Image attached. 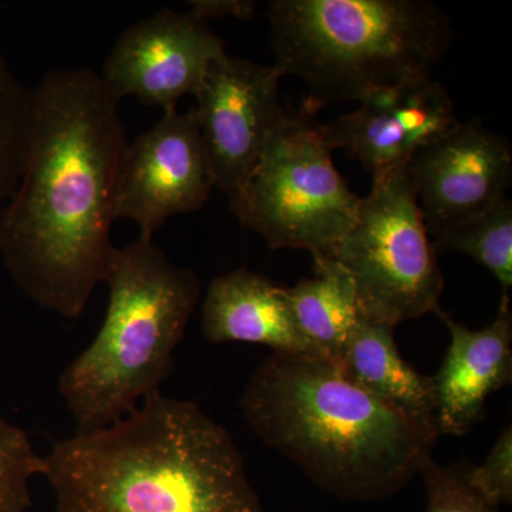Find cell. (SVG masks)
Listing matches in <instances>:
<instances>
[{"instance_id": "cell-3", "label": "cell", "mask_w": 512, "mask_h": 512, "mask_svg": "<svg viewBox=\"0 0 512 512\" xmlns=\"http://www.w3.org/2000/svg\"><path fill=\"white\" fill-rule=\"evenodd\" d=\"M241 409L266 446L345 500L399 493L420 473L440 436L320 355L266 357L245 386Z\"/></svg>"}, {"instance_id": "cell-12", "label": "cell", "mask_w": 512, "mask_h": 512, "mask_svg": "<svg viewBox=\"0 0 512 512\" xmlns=\"http://www.w3.org/2000/svg\"><path fill=\"white\" fill-rule=\"evenodd\" d=\"M359 109L322 124L332 150H346L370 174L402 168L458 124L450 94L431 77L369 94Z\"/></svg>"}, {"instance_id": "cell-8", "label": "cell", "mask_w": 512, "mask_h": 512, "mask_svg": "<svg viewBox=\"0 0 512 512\" xmlns=\"http://www.w3.org/2000/svg\"><path fill=\"white\" fill-rule=\"evenodd\" d=\"M215 188L194 111H165L160 121L127 144L114 192V215L136 222L153 239L168 218L204 207Z\"/></svg>"}, {"instance_id": "cell-16", "label": "cell", "mask_w": 512, "mask_h": 512, "mask_svg": "<svg viewBox=\"0 0 512 512\" xmlns=\"http://www.w3.org/2000/svg\"><path fill=\"white\" fill-rule=\"evenodd\" d=\"M315 276L284 288L296 325L319 355L339 363L360 309L355 282L336 259L313 255Z\"/></svg>"}, {"instance_id": "cell-11", "label": "cell", "mask_w": 512, "mask_h": 512, "mask_svg": "<svg viewBox=\"0 0 512 512\" xmlns=\"http://www.w3.org/2000/svg\"><path fill=\"white\" fill-rule=\"evenodd\" d=\"M430 238L490 210L512 183L510 141L474 119L451 128L407 165Z\"/></svg>"}, {"instance_id": "cell-18", "label": "cell", "mask_w": 512, "mask_h": 512, "mask_svg": "<svg viewBox=\"0 0 512 512\" xmlns=\"http://www.w3.org/2000/svg\"><path fill=\"white\" fill-rule=\"evenodd\" d=\"M30 90L0 52V208L18 187L29 134Z\"/></svg>"}, {"instance_id": "cell-19", "label": "cell", "mask_w": 512, "mask_h": 512, "mask_svg": "<svg viewBox=\"0 0 512 512\" xmlns=\"http://www.w3.org/2000/svg\"><path fill=\"white\" fill-rule=\"evenodd\" d=\"M43 474V456L28 434L0 416V512H26L32 504L30 481Z\"/></svg>"}, {"instance_id": "cell-13", "label": "cell", "mask_w": 512, "mask_h": 512, "mask_svg": "<svg viewBox=\"0 0 512 512\" xmlns=\"http://www.w3.org/2000/svg\"><path fill=\"white\" fill-rule=\"evenodd\" d=\"M436 313L451 336L443 363L433 377L437 431L463 436L484 419L488 396L511 383L510 298L503 295L497 318L483 330L468 329L440 306Z\"/></svg>"}, {"instance_id": "cell-15", "label": "cell", "mask_w": 512, "mask_h": 512, "mask_svg": "<svg viewBox=\"0 0 512 512\" xmlns=\"http://www.w3.org/2000/svg\"><path fill=\"white\" fill-rule=\"evenodd\" d=\"M393 330L360 313L339 366L366 392L437 431L433 377L421 375L400 356Z\"/></svg>"}, {"instance_id": "cell-14", "label": "cell", "mask_w": 512, "mask_h": 512, "mask_svg": "<svg viewBox=\"0 0 512 512\" xmlns=\"http://www.w3.org/2000/svg\"><path fill=\"white\" fill-rule=\"evenodd\" d=\"M202 332L211 343H258L288 355H319L296 325L284 288L245 268L208 286Z\"/></svg>"}, {"instance_id": "cell-7", "label": "cell", "mask_w": 512, "mask_h": 512, "mask_svg": "<svg viewBox=\"0 0 512 512\" xmlns=\"http://www.w3.org/2000/svg\"><path fill=\"white\" fill-rule=\"evenodd\" d=\"M407 165L373 175L355 225L326 255L352 276L360 313L393 328L436 312L444 288Z\"/></svg>"}, {"instance_id": "cell-21", "label": "cell", "mask_w": 512, "mask_h": 512, "mask_svg": "<svg viewBox=\"0 0 512 512\" xmlns=\"http://www.w3.org/2000/svg\"><path fill=\"white\" fill-rule=\"evenodd\" d=\"M467 483L491 507L512 501V427L507 426L480 466L467 464Z\"/></svg>"}, {"instance_id": "cell-4", "label": "cell", "mask_w": 512, "mask_h": 512, "mask_svg": "<svg viewBox=\"0 0 512 512\" xmlns=\"http://www.w3.org/2000/svg\"><path fill=\"white\" fill-rule=\"evenodd\" d=\"M274 66L316 106L362 101L431 77L450 50V18L426 0H272Z\"/></svg>"}, {"instance_id": "cell-22", "label": "cell", "mask_w": 512, "mask_h": 512, "mask_svg": "<svg viewBox=\"0 0 512 512\" xmlns=\"http://www.w3.org/2000/svg\"><path fill=\"white\" fill-rule=\"evenodd\" d=\"M191 10L198 18L208 19H251L255 12V3L247 0H192Z\"/></svg>"}, {"instance_id": "cell-2", "label": "cell", "mask_w": 512, "mask_h": 512, "mask_svg": "<svg viewBox=\"0 0 512 512\" xmlns=\"http://www.w3.org/2000/svg\"><path fill=\"white\" fill-rule=\"evenodd\" d=\"M56 512H264L241 451L200 406L161 392L43 456Z\"/></svg>"}, {"instance_id": "cell-1", "label": "cell", "mask_w": 512, "mask_h": 512, "mask_svg": "<svg viewBox=\"0 0 512 512\" xmlns=\"http://www.w3.org/2000/svg\"><path fill=\"white\" fill-rule=\"evenodd\" d=\"M127 144L119 100L93 70H53L30 90L22 175L0 208V259L46 311L79 318L109 275Z\"/></svg>"}, {"instance_id": "cell-9", "label": "cell", "mask_w": 512, "mask_h": 512, "mask_svg": "<svg viewBox=\"0 0 512 512\" xmlns=\"http://www.w3.org/2000/svg\"><path fill=\"white\" fill-rule=\"evenodd\" d=\"M282 74L239 57L225 56L208 67L195 94L200 127L215 188L237 197L254 171L272 130L284 116L279 100Z\"/></svg>"}, {"instance_id": "cell-17", "label": "cell", "mask_w": 512, "mask_h": 512, "mask_svg": "<svg viewBox=\"0 0 512 512\" xmlns=\"http://www.w3.org/2000/svg\"><path fill=\"white\" fill-rule=\"evenodd\" d=\"M434 251L470 255L500 282L503 295L512 286V202L505 198L490 210L431 238Z\"/></svg>"}, {"instance_id": "cell-5", "label": "cell", "mask_w": 512, "mask_h": 512, "mask_svg": "<svg viewBox=\"0 0 512 512\" xmlns=\"http://www.w3.org/2000/svg\"><path fill=\"white\" fill-rule=\"evenodd\" d=\"M104 284L110 298L99 333L59 379L76 433L110 426L161 392L200 301L195 272L174 265L153 239L117 248Z\"/></svg>"}, {"instance_id": "cell-20", "label": "cell", "mask_w": 512, "mask_h": 512, "mask_svg": "<svg viewBox=\"0 0 512 512\" xmlns=\"http://www.w3.org/2000/svg\"><path fill=\"white\" fill-rule=\"evenodd\" d=\"M467 464L444 467L433 457L424 461L419 473L426 487L427 507L424 512H500L485 503L468 485Z\"/></svg>"}, {"instance_id": "cell-10", "label": "cell", "mask_w": 512, "mask_h": 512, "mask_svg": "<svg viewBox=\"0 0 512 512\" xmlns=\"http://www.w3.org/2000/svg\"><path fill=\"white\" fill-rule=\"evenodd\" d=\"M225 56V42L207 20L161 9L119 37L100 77L114 99L136 97L165 113L200 92L208 67Z\"/></svg>"}, {"instance_id": "cell-6", "label": "cell", "mask_w": 512, "mask_h": 512, "mask_svg": "<svg viewBox=\"0 0 512 512\" xmlns=\"http://www.w3.org/2000/svg\"><path fill=\"white\" fill-rule=\"evenodd\" d=\"M332 151L311 114L285 111L229 201L232 212L272 249L329 255L355 225L363 198L336 170Z\"/></svg>"}]
</instances>
